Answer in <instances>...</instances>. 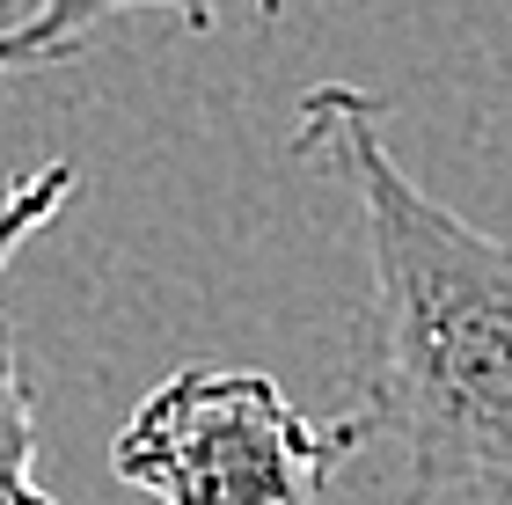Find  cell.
I'll list each match as a JSON object with an SVG mask.
<instances>
[{
	"label": "cell",
	"mask_w": 512,
	"mask_h": 505,
	"mask_svg": "<svg viewBox=\"0 0 512 505\" xmlns=\"http://www.w3.org/2000/svg\"><path fill=\"white\" fill-rule=\"evenodd\" d=\"M37 388L22 374L8 330H0V505H59L52 491L37 484Z\"/></svg>",
	"instance_id": "4"
},
{
	"label": "cell",
	"mask_w": 512,
	"mask_h": 505,
	"mask_svg": "<svg viewBox=\"0 0 512 505\" xmlns=\"http://www.w3.org/2000/svg\"><path fill=\"white\" fill-rule=\"evenodd\" d=\"M293 0H256V15L278 22ZM125 15H169L191 37L220 22V0H30L15 22H0V74H30V66H59L88 52L103 30H118Z\"/></svg>",
	"instance_id": "3"
},
{
	"label": "cell",
	"mask_w": 512,
	"mask_h": 505,
	"mask_svg": "<svg viewBox=\"0 0 512 505\" xmlns=\"http://www.w3.org/2000/svg\"><path fill=\"white\" fill-rule=\"evenodd\" d=\"M359 425H315L256 366H176L110 440L118 484L161 505H322Z\"/></svg>",
	"instance_id": "2"
},
{
	"label": "cell",
	"mask_w": 512,
	"mask_h": 505,
	"mask_svg": "<svg viewBox=\"0 0 512 505\" xmlns=\"http://www.w3.org/2000/svg\"><path fill=\"white\" fill-rule=\"evenodd\" d=\"M381 118L388 103L352 81L293 110V154L359 205V454H388L403 505H512V242L447 213L395 162Z\"/></svg>",
	"instance_id": "1"
},
{
	"label": "cell",
	"mask_w": 512,
	"mask_h": 505,
	"mask_svg": "<svg viewBox=\"0 0 512 505\" xmlns=\"http://www.w3.org/2000/svg\"><path fill=\"white\" fill-rule=\"evenodd\" d=\"M74 183H81V169H74V162H44V169H30L8 198H0V279H8L15 249L59 220V205L74 198Z\"/></svg>",
	"instance_id": "5"
}]
</instances>
